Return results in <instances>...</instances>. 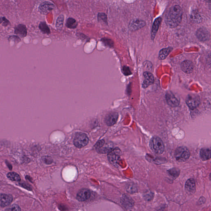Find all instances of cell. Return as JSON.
Returning a JSON list of instances; mask_svg holds the SVG:
<instances>
[{
  "instance_id": "obj_18",
  "label": "cell",
  "mask_w": 211,
  "mask_h": 211,
  "mask_svg": "<svg viewBox=\"0 0 211 211\" xmlns=\"http://www.w3.org/2000/svg\"><path fill=\"white\" fill-rule=\"evenodd\" d=\"M121 203L126 208H131L134 205V202L130 197L126 195H124L121 198Z\"/></svg>"
},
{
  "instance_id": "obj_32",
  "label": "cell",
  "mask_w": 211,
  "mask_h": 211,
  "mask_svg": "<svg viewBox=\"0 0 211 211\" xmlns=\"http://www.w3.org/2000/svg\"><path fill=\"white\" fill-rule=\"evenodd\" d=\"M1 23L2 24L3 26H7L10 24V22L8 20L4 17H1Z\"/></svg>"
},
{
  "instance_id": "obj_8",
  "label": "cell",
  "mask_w": 211,
  "mask_h": 211,
  "mask_svg": "<svg viewBox=\"0 0 211 211\" xmlns=\"http://www.w3.org/2000/svg\"><path fill=\"white\" fill-rule=\"evenodd\" d=\"M55 8V6L53 3L48 2H45L40 5L39 11L42 14L46 15Z\"/></svg>"
},
{
  "instance_id": "obj_36",
  "label": "cell",
  "mask_w": 211,
  "mask_h": 211,
  "mask_svg": "<svg viewBox=\"0 0 211 211\" xmlns=\"http://www.w3.org/2000/svg\"><path fill=\"white\" fill-rule=\"evenodd\" d=\"M209 179H210V181H211V173L210 174Z\"/></svg>"
},
{
  "instance_id": "obj_34",
  "label": "cell",
  "mask_w": 211,
  "mask_h": 211,
  "mask_svg": "<svg viewBox=\"0 0 211 211\" xmlns=\"http://www.w3.org/2000/svg\"><path fill=\"white\" fill-rule=\"evenodd\" d=\"M44 161L46 164H50L53 162V160L51 158L49 157H45V158L44 159Z\"/></svg>"
},
{
  "instance_id": "obj_25",
  "label": "cell",
  "mask_w": 211,
  "mask_h": 211,
  "mask_svg": "<svg viewBox=\"0 0 211 211\" xmlns=\"http://www.w3.org/2000/svg\"><path fill=\"white\" fill-rule=\"evenodd\" d=\"M8 178L11 181H21V178L18 174L15 172H9L7 174Z\"/></svg>"
},
{
  "instance_id": "obj_23",
  "label": "cell",
  "mask_w": 211,
  "mask_h": 211,
  "mask_svg": "<svg viewBox=\"0 0 211 211\" xmlns=\"http://www.w3.org/2000/svg\"><path fill=\"white\" fill-rule=\"evenodd\" d=\"M39 28L43 33L49 34L50 33L49 27L45 22H41L39 25Z\"/></svg>"
},
{
  "instance_id": "obj_30",
  "label": "cell",
  "mask_w": 211,
  "mask_h": 211,
  "mask_svg": "<svg viewBox=\"0 0 211 211\" xmlns=\"http://www.w3.org/2000/svg\"><path fill=\"white\" fill-rule=\"evenodd\" d=\"M122 73L124 75L130 76L132 74V73L130 71V68L127 66H124L122 69Z\"/></svg>"
},
{
  "instance_id": "obj_35",
  "label": "cell",
  "mask_w": 211,
  "mask_h": 211,
  "mask_svg": "<svg viewBox=\"0 0 211 211\" xmlns=\"http://www.w3.org/2000/svg\"><path fill=\"white\" fill-rule=\"evenodd\" d=\"M205 1L208 3H211V0H205Z\"/></svg>"
},
{
  "instance_id": "obj_5",
  "label": "cell",
  "mask_w": 211,
  "mask_h": 211,
  "mask_svg": "<svg viewBox=\"0 0 211 211\" xmlns=\"http://www.w3.org/2000/svg\"><path fill=\"white\" fill-rule=\"evenodd\" d=\"M121 151L119 148H115L108 154V158L110 163L117 167L121 156Z\"/></svg>"
},
{
  "instance_id": "obj_17",
  "label": "cell",
  "mask_w": 211,
  "mask_h": 211,
  "mask_svg": "<svg viewBox=\"0 0 211 211\" xmlns=\"http://www.w3.org/2000/svg\"><path fill=\"white\" fill-rule=\"evenodd\" d=\"M162 19L161 17H159L156 18L153 23L152 28L151 31V38L152 40H154L157 31H158L159 26L161 22Z\"/></svg>"
},
{
  "instance_id": "obj_15",
  "label": "cell",
  "mask_w": 211,
  "mask_h": 211,
  "mask_svg": "<svg viewBox=\"0 0 211 211\" xmlns=\"http://www.w3.org/2000/svg\"><path fill=\"white\" fill-rule=\"evenodd\" d=\"M194 67L193 63L190 61L185 60L181 63V70L185 73H191L193 71Z\"/></svg>"
},
{
  "instance_id": "obj_29",
  "label": "cell",
  "mask_w": 211,
  "mask_h": 211,
  "mask_svg": "<svg viewBox=\"0 0 211 211\" xmlns=\"http://www.w3.org/2000/svg\"><path fill=\"white\" fill-rule=\"evenodd\" d=\"M102 41L106 46L109 47H113V42L111 39L107 38H102Z\"/></svg>"
},
{
  "instance_id": "obj_26",
  "label": "cell",
  "mask_w": 211,
  "mask_h": 211,
  "mask_svg": "<svg viewBox=\"0 0 211 211\" xmlns=\"http://www.w3.org/2000/svg\"><path fill=\"white\" fill-rule=\"evenodd\" d=\"M63 20H64V17L61 15L59 16L57 20L56 27L57 29L61 30L62 29L63 26Z\"/></svg>"
},
{
  "instance_id": "obj_16",
  "label": "cell",
  "mask_w": 211,
  "mask_h": 211,
  "mask_svg": "<svg viewBox=\"0 0 211 211\" xmlns=\"http://www.w3.org/2000/svg\"><path fill=\"white\" fill-rule=\"evenodd\" d=\"M13 198L11 195L1 194V207H4L8 206L12 203Z\"/></svg>"
},
{
  "instance_id": "obj_4",
  "label": "cell",
  "mask_w": 211,
  "mask_h": 211,
  "mask_svg": "<svg viewBox=\"0 0 211 211\" xmlns=\"http://www.w3.org/2000/svg\"><path fill=\"white\" fill-rule=\"evenodd\" d=\"M89 138L87 135L83 133H80L76 135L73 140V144L77 148H83L88 144L89 142Z\"/></svg>"
},
{
  "instance_id": "obj_27",
  "label": "cell",
  "mask_w": 211,
  "mask_h": 211,
  "mask_svg": "<svg viewBox=\"0 0 211 211\" xmlns=\"http://www.w3.org/2000/svg\"><path fill=\"white\" fill-rule=\"evenodd\" d=\"M168 172L169 174L173 177L176 178L180 175V171L179 169L173 168L169 170Z\"/></svg>"
},
{
  "instance_id": "obj_2",
  "label": "cell",
  "mask_w": 211,
  "mask_h": 211,
  "mask_svg": "<svg viewBox=\"0 0 211 211\" xmlns=\"http://www.w3.org/2000/svg\"><path fill=\"white\" fill-rule=\"evenodd\" d=\"M150 147L156 154H161L164 151V147L163 141L158 137L155 136L151 139L150 141Z\"/></svg>"
},
{
  "instance_id": "obj_28",
  "label": "cell",
  "mask_w": 211,
  "mask_h": 211,
  "mask_svg": "<svg viewBox=\"0 0 211 211\" xmlns=\"http://www.w3.org/2000/svg\"><path fill=\"white\" fill-rule=\"evenodd\" d=\"M99 21H103L104 23L107 24V17L104 13H99L98 15Z\"/></svg>"
},
{
  "instance_id": "obj_11",
  "label": "cell",
  "mask_w": 211,
  "mask_h": 211,
  "mask_svg": "<svg viewBox=\"0 0 211 211\" xmlns=\"http://www.w3.org/2000/svg\"><path fill=\"white\" fill-rule=\"evenodd\" d=\"M146 25V23L145 21L137 19V20H135L131 21L130 23V26H129V28H130V30L134 31L141 29L144 27Z\"/></svg>"
},
{
  "instance_id": "obj_12",
  "label": "cell",
  "mask_w": 211,
  "mask_h": 211,
  "mask_svg": "<svg viewBox=\"0 0 211 211\" xmlns=\"http://www.w3.org/2000/svg\"><path fill=\"white\" fill-rule=\"evenodd\" d=\"M185 188L187 193L192 195L196 191V183L193 178H190L187 180L185 185Z\"/></svg>"
},
{
  "instance_id": "obj_22",
  "label": "cell",
  "mask_w": 211,
  "mask_h": 211,
  "mask_svg": "<svg viewBox=\"0 0 211 211\" xmlns=\"http://www.w3.org/2000/svg\"><path fill=\"white\" fill-rule=\"evenodd\" d=\"M78 25L76 21L72 18H69L67 20L66 26L70 29H73L76 28Z\"/></svg>"
},
{
  "instance_id": "obj_3",
  "label": "cell",
  "mask_w": 211,
  "mask_h": 211,
  "mask_svg": "<svg viewBox=\"0 0 211 211\" xmlns=\"http://www.w3.org/2000/svg\"><path fill=\"white\" fill-rule=\"evenodd\" d=\"M174 156L179 162H184L189 159L190 156V152L187 148L184 146L178 147L176 150Z\"/></svg>"
},
{
  "instance_id": "obj_7",
  "label": "cell",
  "mask_w": 211,
  "mask_h": 211,
  "mask_svg": "<svg viewBox=\"0 0 211 211\" xmlns=\"http://www.w3.org/2000/svg\"><path fill=\"white\" fill-rule=\"evenodd\" d=\"M118 117V114L117 112H113L109 113L105 117L106 123L109 126L114 125L116 123Z\"/></svg>"
},
{
  "instance_id": "obj_19",
  "label": "cell",
  "mask_w": 211,
  "mask_h": 211,
  "mask_svg": "<svg viewBox=\"0 0 211 211\" xmlns=\"http://www.w3.org/2000/svg\"><path fill=\"white\" fill-rule=\"evenodd\" d=\"M15 33L19 37L24 38L27 35V27L24 25L19 24L15 27Z\"/></svg>"
},
{
  "instance_id": "obj_6",
  "label": "cell",
  "mask_w": 211,
  "mask_h": 211,
  "mask_svg": "<svg viewBox=\"0 0 211 211\" xmlns=\"http://www.w3.org/2000/svg\"><path fill=\"white\" fill-rule=\"evenodd\" d=\"M186 103L190 109L193 110L199 106L200 98L196 94H189L186 98Z\"/></svg>"
},
{
  "instance_id": "obj_24",
  "label": "cell",
  "mask_w": 211,
  "mask_h": 211,
  "mask_svg": "<svg viewBox=\"0 0 211 211\" xmlns=\"http://www.w3.org/2000/svg\"><path fill=\"white\" fill-rule=\"evenodd\" d=\"M126 189L128 192L130 193H135L137 191V186L134 183H130L126 185Z\"/></svg>"
},
{
  "instance_id": "obj_13",
  "label": "cell",
  "mask_w": 211,
  "mask_h": 211,
  "mask_svg": "<svg viewBox=\"0 0 211 211\" xmlns=\"http://www.w3.org/2000/svg\"><path fill=\"white\" fill-rule=\"evenodd\" d=\"M166 99L167 104L172 107H177L180 104V101L171 92H168L166 95Z\"/></svg>"
},
{
  "instance_id": "obj_33",
  "label": "cell",
  "mask_w": 211,
  "mask_h": 211,
  "mask_svg": "<svg viewBox=\"0 0 211 211\" xmlns=\"http://www.w3.org/2000/svg\"><path fill=\"white\" fill-rule=\"evenodd\" d=\"M104 141L103 140H100L99 141L97 142V144L95 145V147H96V149H98L101 148L102 147L103 145H104Z\"/></svg>"
},
{
  "instance_id": "obj_20",
  "label": "cell",
  "mask_w": 211,
  "mask_h": 211,
  "mask_svg": "<svg viewBox=\"0 0 211 211\" xmlns=\"http://www.w3.org/2000/svg\"><path fill=\"white\" fill-rule=\"evenodd\" d=\"M201 158L203 161L211 158V148H203L200 151Z\"/></svg>"
},
{
  "instance_id": "obj_31",
  "label": "cell",
  "mask_w": 211,
  "mask_h": 211,
  "mask_svg": "<svg viewBox=\"0 0 211 211\" xmlns=\"http://www.w3.org/2000/svg\"><path fill=\"white\" fill-rule=\"evenodd\" d=\"M7 211H20L21 210V209L19 207L18 205H16V204H14V205H12L11 206V207H9L7 209L5 210Z\"/></svg>"
},
{
  "instance_id": "obj_1",
  "label": "cell",
  "mask_w": 211,
  "mask_h": 211,
  "mask_svg": "<svg viewBox=\"0 0 211 211\" xmlns=\"http://www.w3.org/2000/svg\"><path fill=\"white\" fill-rule=\"evenodd\" d=\"M182 18V11L181 7L175 5L170 8L165 16L167 25L171 28L176 27L181 23Z\"/></svg>"
},
{
  "instance_id": "obj_10",
  "label": "cell",
  "mask_w": 211,
  "mask_h": 211,
  "mask_svg": "<svg viewBox=\"0 0 211 211\" xmlns=\"http://www.w3.org/2000/svg\"><path fill=\"white\" fill-rule=\"evenodd\" d=\"M143 75L144 80L142 84V88H146L148 86L153 84L154 81V76L151 73L148 71H145Z\"/></svg>"
},
{
  "instance_id": "obj_21",
  "label": "cell",
  "mask_w": 211,
  "mask_h": 211,
  "mask_svg": "<svg viewBox=\"0 0 211 211\" xmlns=\"http://www.w3.org/2000/svg\"><path fill=\"white\" fill-rule=\"evenodd\" d=\"M172 48L171 47L163 48L160 51L159 53L158 58L160 60H164L172 51Z\"/></svg>"
},
{
  "instance_id": "obj_14",
  "label": "cell",
  "mask_w": 211,
  "mask_h": 211,
  "mask_svg": "<svg viewBox=\"0 0 211 211\" xmlns=\"http://www.w3.org/2000/svg\"><path fill=\"white\" fill-rule=\"evenodd\" d=\"M196 35L197 38L202 41L208 40L210 37L209 33L205 28L198 29L196 31Z\"/></svg>"
},
{
  "instance_id": "obj_9",
  "label": "cell",
  "mask_w": 211,
  "mask_h": 211,
  "mask_svg": "<svg viewBox=\"0 0 211 211\" xmlns=\"http://www.w3.org/2000/svg\"><path fill=\"white\" fill-rule=\"evenodd\" d=\"M91 192L88 189H81L77 193L76 199L80 202L86 201L90 198Z\"/></svg>"
}]
</instances>
